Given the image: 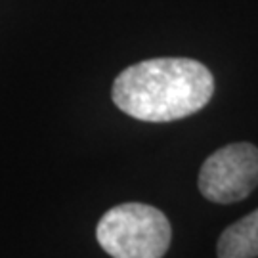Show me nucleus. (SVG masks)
Masks as SVG:
<instances>
[{
    "mask_svg": "<svg viewBox=\"0 0 258 258\" xmlns=\"http://www.w3.org/2000/svg\"><path fill=\"white\" fill-rule=\"evenodd\" d=\"M212 73L189 57H155L126 67L113 83L111 98L122 113L146 122L189 117L211 102Z\"/></svg>",
    "mask_w": 258,
    "mask_h": 258,
    "instance_id": "obj_1",
    "label": "nucleus"
},
{
    "mask_svg": "<svg viewBox=\"0 0 258 258\" xmlns=\"http://www.w3.org/2000/svg\"><path fill=\"white\" fill-rule=\"evenodd\" d=\"M172 237L170 222L146 203H122L103 214L96 239L113 258H163Z\"/></svg>",
    "mask_w": 258,
    "mask_h": 258,
    "instance_id": "obj_2",
    "label": "nucleus"
},
{
    "mask_svg": "<svg viewBox=\"0 0 258 258\" xmlns=\"http://www.w3.org/2000/svg\"><path fill=\"white\" fill-rule=\"evenodd\" d=\"M258 185V148L247 142L224 146L207 157L199 170V191L207 201H243Z\"/></svg>",
    "mask_w": 258,
    "mask_h": 258,
    "instance_id": "obj_3",
    "label": "nucleus"
},
{
    "mask_svg": "<svg viewBox=\"0 0 258 258\" xmlns=\"http://www.w3.org/2000/svg\"><path fill=\"white\" fill-rule=\"evenodd\" d=\"M218 258H258V209L222 231Z\"/></svg>",
    "mask_w": 258,
    "mask_h": 258,
    "instance_id": "obj_4",
    "label": "nucleus"
}]
</instances>
